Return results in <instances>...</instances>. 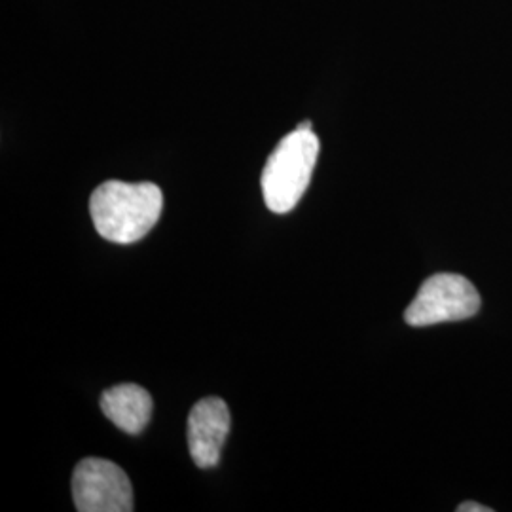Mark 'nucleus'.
<instances>
[{"label": "nucleus", "mask_w": 512, "mask_h": 512, "mask_svg": "<svg viewBox=\"0 0 512 512\" xmlns=\"http://www.w3.org/2000/svg\"><path fill=\"white\" fill-rule=\"evenodd\" d=\"M164 209V194L154 183L107 181L93 190V226L101 238L129 245L145 238Z\"/></svg>", "instance_id": "f257e3e1"}, {"label": "nucleus", "mask_w": 512, "mask_h": 512, "mask_svg": "<svg viewBox=\"0 0 512 512\" xmlns=\"http://www.w3.org/2000/svg\"><path fill=\"white\" fill-rule=\"evenodd\" d=\"M319 156V139L304 122L285 135L262 171V194L268 209L277 215L293 211L310 186L313 167Z\"/></svg>", "instance_id": "f03ea898"}, {"label": "nucleus", "mask_w": 512, "mask_h": 512, "mask_svg": "<svg viewBox=\"0 0 512 512\" xmlns=\"http://www.w3.org/2000/svg\"><path fill=\"white\" fill-rule=\"evenodd\" d=\"M480 310V294L475 285L458 274L431 275L404 311L410 327H431L463 321Z\"/></svg>", "instance_id": "7ed1b4c3"}, {"label": "nucleus", "mask_w": 512, "mask_h": 512, "mask_svg": "<svg viewBox=\"0 0 512 512\" xmlns=\"http://www.w3.org/2000/svg\"><path fill=\"white\" fill-rule=\"evenodd\" d=\"M73 499L80 512H131L133 490L122 467L109 459H82L73 475Z\"/></svg>", "instance_id": "20e7f679"}, {"label": "nucleus", "mask_w": 512, "mask_h": 512, "mask_svg": "<svg viewBox=\"0 0 512 512\" xmlns=\"http://www.w3.org/2000/svg\"><path fill=\"white\" fill-rule=\"evenodd\" d=\"M230 433V410L219 397L194 404L188 414V450L200 469H213Z\"/></svg>", "instance_id": "39448f33"}, {"label": "nucleus", "mask_w": 512, "mask_h": 512, "mask_svg": "<svg viewBox=\"0 0 512 512\" xmlns=\"http://www.w3.org/2000/svg\"><path fill=\"white\" fill-rule=\"evenodd\" d=\"M101 410L118 429L139 435L152 416V397L141 385H114L103 391Z\"/></svg>", "instance_id": "423d86ee"}, {"label": "nucleus", "mask_w": 512, "mask_h": 512, "mask_svg": "<svg viewBox=\"0 0 512 512\" xmlns=\"http://www.w3.org/2000/svg\"><path fill=\"white\" fill-rule=\"evenodd\" d=\"M458 512H492V509L482 507L478 503H463V505H459Z\"/></svg>", "instance_id": "0eeeda50"}]
</instances>
